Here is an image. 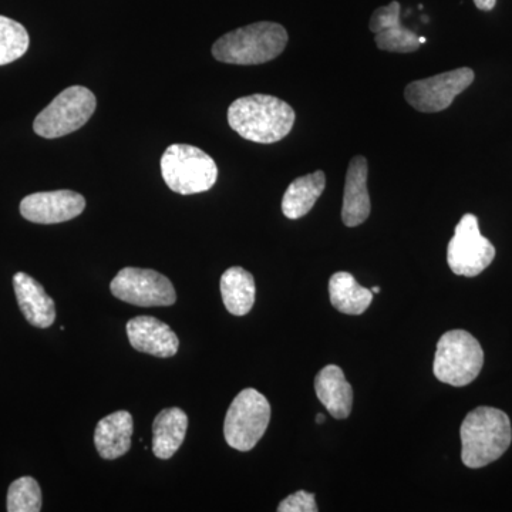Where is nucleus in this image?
<instances>
[{"mask_svg": "<svg viewBox=\"0 0 512 512\" xmlns=\"http://www.w3.org/2000/svg\"><path fill=\"white\" fill-rule=\"evenodd\" d=\"M316 396L335 419H348L353 407V389L339 366L323 367L315 379Z\"/></svg>", "mask_w": 512, "mask_h": 512, "instance_id": "dca6fc26", "label": "nucleus"}, {"mask_svg": "<svg viewBox=\"0 0 512 512\" xmlns=\"http://www.w3.org/2000/svg\"><path fill=\"white\" fill-rule=\"evenodd\" d=\"M42 510V491L33 477H22L10 484L9 512H39Z\"/></svg>", "mask_w": 512, "mask_h": 512, "instance_id": "5701e85b", "label": "nucleus"}, {"mask_svg": "<svg viewBox=\"0 0 512 512\" xmlns=\"http://www.w3.org/2000/svg\"><path fill=\"white\" fill-rule=\"evenodd\" d=\"M372 204L367 191V160L356 156L350 160L343 192L342 220L346 227H359L369 218Z\"/></svg>", "mask_w": 512, "mask_h": 512, "instance_id": "4468645a", "label": "nucleus"}, {"mask_svg": "<svg viewBox=\"0 0 512 512\" xmlns=\"http://www.w3.org/2000/svg\"><path fill=\"white\" fill-rule=\"evenodd\" d=\"M474 82V72L468 67L416 80L404 90L407 103L421 113H439L448 109L454 99Z\"/></svg>", "mask_w": 512, "mask_h": 512, "instance_id": "9d476101", "label": "nucleus"}, {"mask_svg": "<svg viewBox=\"0 0 512 512\" xmlns=\"http://www.w3.org/2000/svg\"><path fill=\"white\" fill-rule=\"evenodd\" d=\"M460 436L464 466L483 468L497 461L510 447V417L495 407H477L461 424Z\"/></svg>", "mask_w": 512, "mask_h": 512, "instance_id": "f03ea898", "label": "nucleus"}, {"mask_svg": "<svg viewBox=\"0 0 512 512\" xmlns=\"http://www.w3.org/2000/svg\"><path fill=\"white\" fill-rule=\"evenodd\" d=\"M86 208L82 194L70 190L36 192L20 202V214L35 224H60L79 217Z\"/></svg>", "mask_w": 512, "mask_h": 512, "instance_id": "9b49d317", "label": "nucleus"}, {"mask_svg": "<svg viewBox=\"0 0 512 512\" xmlns=\"http://www.w3.org/2000/svg\"><path fill=\"white\" fill-rule=\"evenodd\" d=\"M329 298L333 308L345 315H362L373 302L370 289L357 284L349 272H336L329 279Z\"/></svg>", "mask_w": 512, "mask_h": 512, "instance_id": "aec40b11", "label": "nucleus"}, {"mask_svg": "<svg viewBox=\"0 0 512 512\" xmlns=\"http://www.w3.org/2000/svg\"><path fill=\"white\" fill-rule=\"evenodd\" d=\"M288 45V32L274 22H258L220 37L212 46V55L221 63L254 66L271 62Z\"/></svg>", "mask_w": 512, "mask_h": 512, "instance_id": "7ed1b4c3", "label": "nucleus"}, {"mask_svg": "<svg viewBox=\"0 0 512 512\" xmlns=\"http://www.w3.org/2000/svg\"><path fill=\"white\" fill-rule=\"evenodd\" d=\"M372 291L373 295H377V293H380L379 286H375V288L370 289Z\"/></svg>", "mask_w": 512, "mask_h": 512, "instance_id": "bb28decb", "label": "nucleus"}, {"mask_svg": "<svg viewBox=\"0 0 512 512\" xmlns=\"http://www.w3.org/2000/svg\"><path fill=\"white\" fill-rule=\"evenodd\" d=\"M96 96L87 87L63 90L33 123L37 136L59 138L82 128L96 111Z\"/></svg>", "mask_w": 512, "mask_h": 512, "instance_id": "0eeeda50", "label": "nucleus"}, {"mask_svg": "<svg viewBox=\"0 0 512 512\" xmlns=\"http://www.w3.org/2000/svg\"><path fill=\"white\" fill-rule=\"evenodd\" d=\"M269 420L271 404L264 394L255 389L242 390L225 416V440L235 450H252L268 429Z\"/></svg>", "mask_w": 512, "mask_h": 512, "instance_id": "423d86ee", "label": "nucleus"}, {"mask_svg": "<svg viewBox=\"0 0 512 512\" xmlns=\"http://www.w3.org/2000/svg\"><path fill=\"white\" fill-rule=\"evenodd\" d=\"M325 420H326V417L323 416V414H318V416H316V423L318 424H323L325 423Z\"/></svg>", "mask_w": 512, "mask_h": 512, "instance_id": "a878e982", "label": "nucleus"}, {"mask_svg": "<svg viewBox=\"0 0 512 512\" xmlns=\"http://www.w3.org/2000/svg\"><path fill=\"white\" fill-rule=\"evenodd\" d=\"M295 111L284 100L252 94L235 100L228 109V123L245 140L272 144L284 140L295 124Z\"/></svg>", "mask_w": 512, "mask_h": 512, "instance_id": "f257e3e1", "label": "nucleus"}, {"mask_svg": "<svg viewBox=\"0 0 512 512\" xmlns=\"http://www.w3.org/2000/svg\"><path fill=\"white\" fill-rule=\"evenodd\" d=\"M254 276L241 266H234L224 272L221 278V295L225 308L235 316L251 312L255 303Z\"/></svg>", "mask_w": 512, "mask_h": 512, "instance_id": "412c9836", "label": "nucleus"}, {"mask_svg": "<svg viewBox=\"0 0 512 512\" xmlns=\"http://www.w3.org/2000/svg\"><path fill=\"white\" fill-rule=\"evenodd\" d=\"M161 175L168 188L177 194H200L217 183L218 167L200 148L173 144L161 157Z\"/></svg>", "mask_w": 512, "mask_h": 512, "instance_id": "20e7f679", "label": "nucleus"}, {"mask_svg": "<svg viewBox=\"0 0 512 512\" xmlns=\"http://www.w3.org/2000/svg\"><path fill=\"white\" fill-rule=\"evenodd\" d=\"M326 187V175L323 171L296 178L282 198V212L289 220H299L311 212Z\"/></svg>", "mask_w": 512, "mask_h": 512, "instance_id": "6ab92c4d", "label": "nucleus"}, {"mask_svg": "<svg viewBox=\"0 0 512 512\" xmlns=\"http://www.w3.org/2000/svg\"><path fill=\"white\" fill-rule=\"evenodd\" d=\"M127 336L134 349L151 356L171 357L180 348L173 329L153 316L131 319L127 323Z\"/></svg>", "mask_w": 512, "mask_h": 512, "instance_id": "ddd939ff", "label": "nucleus"}, {"mask_svg": "<svg viewBox=\"0 0 512 512\" xmlns=\"http://www.w3.org/2000/svg\"><path fill=\"white\" fill-rule=\"evenodd\" d=\"M474 3H476L478 9L484 10V12H490V10L495 8L497 0H474Z\"/></svg>", "mask_w": 512, "mask_h": 512, "instance_id": "393cba45", "label": "nucleus"}, {"mask_svg": "<svg viewBox=\"0 0 512 512\" xmlns=\"http://www.w3.org/2000/svg\"><path fill=\"white\" fill-rule=\"evenodd\" d=\"M188 417L178 407L158 413L153 424V451L160 460H168L184 443Z\"/></svg>", "mask_w": 512, "mask_h": 512, "instance_id": "a211bd4d", "label": "nucleus"}, {"mask_svg": "<svg viewBox=\"0 0 512 512\" xmlns=\"http://www.w3.org/2000/svg\"><path fill=\"white\" fill-rule=\"evenodd\" d=\"M279 512H316L318 504H316L315 495L306 493V491H298V493L289 495L278 507Z\"/></svg>", "mask_w": 512, "mask_h": 512, "instance_id": "b1692460", "label": "nucleus"}, {"mask_svg": "<svg viewBox=\"0 0 512 512\" xmlns=\"http://www.w3.org/2000/svg\"><path fill=\"white\" fill-rule=\"evenodd\" d=\"M29 33L16 20L0 16V66L20 59L29 49Z\"/></svg>", "mask_w": 512, "mask_h": 512, "instance_id": "4be33fe9", "label": "nucleus"}, {"mask_svg": "<svg viewBox=\"0 0 512 512\" xmlns=\"http://www.w3.org/2000/svg\"><path fill=\"white\" fill-rule=\"evenodd\" d=\"M13 288H15L20 311L30 325L45 329L55 323V302L36 279L25 272H18L13 276Z\"/></svg>", "mask_w": 512, "mask_h": 512, "instance_id": "2eb2a0df", "label": "nucleus"}, {"mask_svg": "<svg viewBox=\"0 0 512 512\" xmlns=\"http://www.w3.org/2000/svg\"><path fill=\"white\" fill-rule=\"evenodd\" d=\"M111 293L131 305L171 306L177 293L170 279L153 269L124 268L110 284Z\"/></svg>", "mask_w": 512, "mask_h": 512, "instance_id": "1a4fd4ad", "label": "nucleus"}, {"mask_svg": "<svg viewBox=\"0 0 512 512\" xmlns=\"http://www.w3.org/2000/svg\"><path fill=\"white\" fill-rule=\"evenodd\" d=\"M494 258V245L481 235L476 215H464L448 242L447 262L451 271L458 276L474 278L484 272Z\"/></svg>", "mask_w": 512, "mask_h": 512, "instance_id": "6e6552de", "label": "nucleus"}, {"mask_svg": "<svg viewBox=\"0 0 512 512\" xmlns=\"http://www.w3.org/2000/svg\"><path fill=\"white\" fill-rule=\"evenodd\" d=\"M484 365L480 342L466 330L441 336L434 356V376L450 386L463 387L477 379Z\"/></svg>", "mask_w": 512, "mask_h": 512, "instance_id": "39448f33", "label": "nucleus"}, {"mask_svg": "<svg viewBox=\"0 0 512 512\" xmlns=\"http://www.w3.org/2000/svg\"><path fill=\"white\" fill-rule=\"evenodd\" d=\"M369 28L375 33L377 47L384 52L413 53L420 49V36L400 22V3L396 0L373 12Z\"/></svg>", "mask_w": 512, "mask_h": 512, "instance_id": "f8f14e48", "label": "nucleus"}, {"mask_svg": "<svg viewBox=\"0 0 512 512\" xmlns=\"http://www.w3.org/2000/svg\"><path fill=\"white\" fill-rule=\"evenodd\" d=\"M134 423L130 413H111L97 424L94 431V444L97 453L104 460H116L130 450Z\"/></svg>", "mask_w": 512, "mask_h": 512, "instance_id": "f3484780", "label": "nucleus"}]
</instances>
